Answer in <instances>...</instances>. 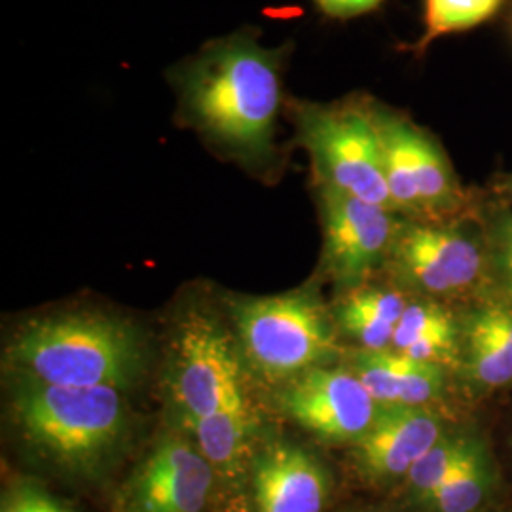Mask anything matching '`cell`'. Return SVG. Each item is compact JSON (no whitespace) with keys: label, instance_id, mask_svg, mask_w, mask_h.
<instances>
[{"label":"cell","instance_id":"obj_20","mask_svg":"<svg viewBox=\"0 0 512 512\" xmlns=\"http://www.w3.org/2000/svg\"><path fill=\"white\" fill-rule=\"evenodd\" d=\"M490 490V467L484 444L478 440L439 488L423 503L437 512H475Z\"/></svg>","mask_w":512,"mask_h":512},{"label":"cell","instance_id":"obj_9","mask_svg":"<svg viewBox=\"0 0 512 512\" xmlns=\"http://www.w3.org/2000/svg\"><path fill=\"white\" fill-rule=\"evenodd\" d=\"M283 404L298 425L319 439L353 444L380 412V404L353 370L325 366L294 378L283 395Z\"/></svg>","mask_w":512,"mask_h":512},{"label":"cell","instance_id":"obj_17","mask_svg":"<svg viewBox=\"0 0 512 512\" xmlns=\"http://www.w3.org/2000/svg\"><path fill=\"white\" fill-rule=\"evenodd\" d=\"M406 306L408 302L403 294L380 287H361L342 300L338 321L344 332L357 340L363 349H391L397 323Z\"/></svg>","mask_w":512,"mask_h":512},{"label":"cell","instance_id":"obj_19","mask_svg":"<svg viewBox=\"0 0 512 512\" xmlns=\"http://www.w3.org/2000/svg\"><path fill=\"white\" fill-rule=\"evenodd\" d=\"M505 0H425L423 2V33L401 50L421 59L439 38L471 31L494 18Z\"/></svg>","mask_w":512,"mask_h":512},{"label":"cell","instance_id":"obj_3","mask_svg":"<svg viewBox=\"0 0 512 512\" xmlns=\"http://www.w3.org/2000/svg\"><path fill=\"white\" fill-rule=\"evenodd\" d=\"M370 97L355 92L327 103L289 97L285 118L293 124L296 143L310 154L315 184L397 213L385 183Z\"/></svg>","mask_w":512,"mask_h":512},{"label":"cell","instance_id":"obj_5","mask_svg":"<svg viewBox=\"0 0 512 512\" xmlns=\"http://www.w3.org/2000/svg\"><path fill=\"white\" fill-rule=\"evenodd\" d=\"M23 435L46 454L84 465L103 456L124 431V404L114 387L31 382L14 401Z\"/></svg>","mask_w":512,"mask_h":512},{"label":"cell","instance_id":"obj_16","mask_svg":"<svg viewBox=\"0 0 512 512\" xmlns=\"http://www.w3.org/2000/svg\"><path fill=\"white\" fill-rule=\"evenodd\" d=\"M459 336L458 321L450 311L437 302L416 300L408 302L399 319L391 349L433 365H456L463 351Z\"/></svg>","mask_w":512,"mask_h":512},{"label":"cell","instance_id":"obj_4","mask_svg":"<svg viewBox=\"0 0 512 512\" xmlns=\"http://www.w3.org/2000/svg\"><path fill=\"white\" fill-rule=\"evenodd\" d=\"M245 359L268 380L298 378L338 351L329 315L308 291L232 304Z\"/></svg>","mask_w":512,"mask_h":512},{"label":"cell","instance_id":"obj_12","mask_svg":"<svg viewBox=\"0 0 512 512\" xmlns=\"http://www.w3.org/2000/svg\"><path fill=\"white\" fill-rule=\"evenodd\" d=\"M442 421L429 406H380L355 446L361 471L376 480L408 476L442 437Z\"/></svg>","mask_w":512,"mask_h":512},{"label":"cell","instance_id":"obj_14","mask_svg":"<svg viewBox=\"0 0 512 512\" xmlns=\"http://www.w3.org/2000/svg\"><path fill=\"white\" fill-rule=\"evenodd\" d=\"M380 406H429L444 387V366L395 349H363L351 368Z\"/></svg>","mask_w":512,"mask_h":512},{"label":"cell","instance_id":"obj_1","mask_svg":"<svg viewBox=\"0 0 512 512\" xmlns=\"http://www.w3.org/2000/svg\"><path fill=\"white\" fill-rule=\"evenodd\" d=\"M293 52V42L264 46L255 27L205 42L165 73L177 122L236 160L268 164L289 101L285 76Z\"/></svg>","mask_w":512,"mask_h":512},{"label":"cell","instance_id":"obj_21","mask_svg":"<svg viewBox=\"0 0 512 512\" xmlns=\"http://www.w3.org/2000/svg\"><path fill=\"white\" fill-rule=\"evenodd\" d=\"M478 439L471 435H452L442 439L412 467L408 473V484L421 501L433 494L440 484L452 475L467 454L475 448Z\"/></svg>","mask_w":512,"mask_h":512},{"label":"cell","instance_id":"obj_25","mask_svg":"<svg viewBox=\"0 0 512 512\" xmlns=\"http://www.w3.org/2000/svg\"><path fill=\"white\" fill-rule=\"evenodd\" d=\"M503 188H505V192L509 194L512 198V175H509L507 179H505V183H503Z\"/></svg>","mask_w":512,"mask_h":512},{"label":"cell","instance_id":"obj_8","mask_svg":"<svg viewBox=\"0 0 512 512\" xmlns=\"http://www.w3.org/2000/svg\"><path fill=\"white\" fill-rule=\"evenodd\" d=\"M323 226V266L338 283L359 285L389 256L399 213L317 184Z\"/></svg>","mask_w":512,"mask_h":512},{"label":"cell","instance_id":"obj_7","mask_svg":"<svg viewBox=\"0 0 512 512\" xmlns=\"http://www.w3.org/2000/svg\"><path fill=\"white\" fill-rule=\"evenodd\" d=\"M408 285L431 294L458 293L484 270L480 241L454 220H404L387 256Z\"/></svg>","mask_w":512,"mask_h":512},{"label":"cell","instance_id":"obj_15","mask_svg":"<svg viewBox=\"0 0 512 512\" xmlns=\"http://www.w3.org/2000/svg\"><path fill=\"white\" fill-rule=\"evenodd\" d=\"M463 366L473 384L497 389L512 384V306L478 308L463 325Z\"/></svg>","mask_w":512,"mask_h":512},{"label":"cell","instance_id":"obj_23","mask_svg":"<svg viewBox=\"0 0 512 512\" xmlns=\"http://www.w3.org/2000/svg\"><path fill=\"white\" fill-rule=\"evenodd\" d=\"M2 512H73V509L38 488L19 486L2 501Z\"/></svg>","mask_w":512,"mask_h":512},{"label":"cell","instance_id":"obj_18","mask_svg":"<svg viewBox=\"0 0 512 512\" xmlns=\"http://www.w3.org/2000/svg\"><path fill=\"white\" fill-rule=\"evenodd\" d=\"M205 459L220 469H230L241 459L251 431L247 404H230L209 416L190 420Z\"/></svg>","mask_w":512,"mask_h":512},{"label":"cell","instance_id":"obj_13","mask_svg":"<svg viewBox=\"0 0 512 512\" xmlns=\"http://www.w3.org/2000/svg\"><path fill=\"white\" fill-rule=\"evenodd\" d=\"M253 490L256 512H321L329 484L306 450L275 444L256 459Z\"/></svg>","mask_w":512,"mask_h":512},{"label":"cell","instance_id":"obj_10","mask_svg":"<svg viewBox=\"0 0 512 512\" xmlns=\"http://www.w3.org/2000/svg\"><path fill=\"white\" fill-rule=\"evenodd\" d=\"M173 366L175 399L188 420L245 403L236 349L211 321L192 319L184 325Z\"/></svg>","mask_w":512,"mask_h":512},{"label":"cell","instance_id":"obj_2","mask_svg":"<svg viewBox=\"0 0 512 512\" xmlns=\"http://www.w3.org/2000/svg\"><path fill=\"white\" fill-rule=\"evenodd\" d=\"M8 355L31 382L63 387L120 389L133 380L141 365L135 330L103 313L38 319L19 330Z\"/></svg>","mask_w":512,"mask_h":512},{"label":"cell","instance_id":"obj_22","mask_svg":"<svg viewBox=\"0 0 512 512\" xmlns=\"http://www.w3.org/2000/svg\"><path fill=\"white\" fill-rule=\"evenodd\" d=\"M488 245L497 270L512 289V213H501L490 220Z\"/></svg>","mask_w":512,"mask_h":512},{"label":"cell","instance_id":"obj_24","mask_svg":"<svg viewBox=\"0 0 512 512\" xmlns=\"http://www.w3.org/2000/svg\"><path fill=\"white\" fill-rule=\"evenodd\" d=\"M311 2L323 16L346 21V19L361 18L374 12L376 8H380L384 0H311Z\"/></svg>","mask_w":512,"mask_h":512},{"label":"cell","instance_id":"obj_11","mask_svg":"<svg viewBox=\"0 0 512 512\" xmlns=\"http://www.w3.org/2000/svg\"><path fill=\"white\" fill-rule=\"evenodd\" d=\"M213 486V465L200 448L165 440L126 488L128 512H200Z\"/></svg>","mask_w":512,"mask_h":512},{"label":"cell","instance_id":"obj_6","mask_svg":"<svg viewBox=\"0 0 512 512\" xmlns=\"http://www.w3.org/2000/svg\"><path fill=\"white\" fill-rule=\"evenodd\" d=\"M385 183L397 213L418 220H450L467 203L439 139L404 110L370 97Z\"/></svg>","mask_w":512,"mask_h":512}]
</instances>
